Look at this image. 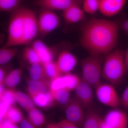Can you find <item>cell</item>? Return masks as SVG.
<instances>
[{"label": "cell", "instance_id": "cell-12", "mask_svg": "<svg viewBox=\"0 0 128 128\" xmlns=\"http://www.w3.org/2000/svg\"><path fill=\"white\" fill-rule=\"evenodd\" d=\"M83 0H35L34 4L42 9L63 11L74 4H81Z\"/></svg>", "mask_w": 128, "mask_h": 128}, {"label": "cell", "instance_id": "cell-7", "mask_svg": "<svg viewBox=\"0 0 128 128\" xmlns=\"http://www.w3.org/2000/svg\"><path fill=\"white\" fill-rule=\"evenodd\" d=\"M24 28L22 45L32 43L38 34L37 16L35 12L24 6Z\"/></svg>", "mask_w": 128, "mask_h": 128}, {"label": "cell", "instance_id": "cell-30", "mask_svg": "<svg viewBox=\"0 0 128 128\" xmlns=\"http://www.w3.org/2000/svg\"><path fill=\"white\" fill-rule=\"evenodd\" d=\"M100 0H83L82 9L85 12L93 15L99 10Z\"/></svg>", "mask_w": 128, "mask_h": 128}, {"label": "cell", "instance_id": "cell-29", "mask_svg": "<svg viewBox=\"0 0 128 128\" xmlns=\"http://www.w3.org/2000/svg\"><path fill=\"white\" fill-rule=\"evenodd\" d=\"M22 56L24 60L30 65L41 62L39 56L31 46L24 48Z\"/></svg>", "mask_w": 128, "mask_h": 128}, {"label": "cell", "instance_id": "cell-11", "mask_svg": "<svg viewBox=\"0 0 128 128\" xmlns=\"http://www.w3.org/2000/svg\"><path fill=\"white\" fill-rule=\"evenodd\" d=\"M60 73L62 75L70 73L74 69L78 60L75 56L68 50H62L58 56L55 62Z\"/></svg>", "mask_w": 128, "mask_h": 128}, {"label": "cell", "instance_id": "cell-3", "mask_svg": "<svg viewBox=\"0 0 128 128\" xmlns=\"http://www.w3.org/2000/svg\"><path fill=\"white\" fill-rule=\"evenodd\" d=\"M104 58V56L89 54L81 62L82 80L95 89L102 83V69Z\"/></svg>", "mask_w": 128, "mask_h": 128}, {"label": "cell", "instance_id": "cell-17", "mask_svg": "<svg viewBox=\"0 0 128 128\" xmlns=\"http://www.w3.org/2000/svg\"><path fill=\"white\" fill-rule=\"evenodd\" d=\"M27 81V90L29 96L44 93L50 90V81L48 79L34 80L30 78Z\"/></svg>", "mask_w": 128, "mask_h": 128}, {"label": "cell", "instance_id": "cell-37", "mask_svg": "<svg viewBox=\"0 0 128 128\" xmlns=\"http://www.w3.org/2000/svg\"><path fill=\"white\" fill-rule=\"evenodd\" d=\"M19 124V127L22 128H36L29 121L28 119L27 120L25 118H24V119L20 122Z\"/></svg>", "mask_w": 128, "mask_h": 128}, {"label": "cell", "instance_id": "cell-4", "mask_svg": "<svg viewBox=\"0 0 128 128\" xmlns=\"http://www.w3.org/2000/svg\"><path fill=\"white\" fill-rule=\"evenodd\" d=\"M24 6L12 12L8 25L7 40L4 47L22 45L24 33Z\"/></svg>", "mask_w": 128, "mask_h": 128}, {"label": "cell", "instance_id": "cell-36", "mask_svg": "<svg viewBox=\"0 0 128 128\" xmlns=\"http://www.w3.org/2000/svg\"><path fill=\"white\" fill-rule=\"evenodd\" d=\"M120 29L123 30L125 34H128V18H124L118 22Z\"/></svg>", "mask_w": 128, "mask_h": 128}, {"label": "cell", "instance_id": "cell-26", "mask_svg": "<svg viewBox=\"0 0 128 128\" xmlns=\"http://www.w3.org/2000/svg\"><path fill=\"white\" fill-rule=\"evenodd\" d=\"M44 65L46 78L50 82L61 76L55 62L44 63Z\"/></svg>", "mask_w": 128, "mask_h": 128}, {"label": "cell", "instance_id": "cell-31", "mask_svg": "<svg viewBox=\"0 0 128 128\" xmlns=\"http://www.w3.org/2000/svg\"><path fill=\"white\" fill-rule=\"evenodd\" d=\"M16 92L12 88L5 89L2 93L0 94V98L6 101L11 106L15 105L16 102L15 97Z\"/></svg>", "mask_w": 128, "mask_h": 128}, {"label": "cell", "instance_id": "cell-35", "mask_svg": "<svg viewBox=\"0 0 128 128\" xmlns=\"http://www.w3.org/2000/svg\"><path fill=\"white\" fill-rule=\"evenodd\" d=\"M121 104L123 105L124 107L128 108V86L120 98Z\"/></svg>", "mask_w": 128, "mask_h": 128}, {"label": "cell", "instance_id": "cell-22", "mask_svg": "<svg viewBox=\"0 0 128 128\" xmlns=\"http://www.w3.org/2000/svg\"><path fill=\"white\" fill-rule=\"evenodd\" d=\"M50 91L55 101L60 105H66L70 100L71 90L68 88H61Z\"/></svg>", "mask_w": 128, "mask_h": 128}, {"label": "cell", "instance_id": "cell-27", "mask_svg": "<svg viewBox=\"0 0 128 128\" xmlns=\"http://www.w3.org/2000/svg\"><path fill=\"white\" fill-rule=\"evenodd\" d=\"M22 0H0V10L2 12H13L20 7Z\"/></svg>", "mask_w": 128, "mask_h": 128}, {"label": "cell", "instance_id": "cell-38", "mask_svg": "<svg viewBox=\"0 0 128 128\" xmlns=\"http://www.w3.org/2000/svg\"><path fill=\"white\" fill-rule=\"evenodd\" d=\"M6 70L4 67L0 66V85H3V81L6 74Z\"/></svg>", "mask_w": 128, "mask_h": 128}, {"label": "cell", "instance_id": "cell-16", "mask_svg": "<svg viewBox=\"0 0 128 128\" xmlns=\"http://www.w3.org/2000/svg\"><path fill=\"white\" fill-rule=\"evenodd\" d=\"M84 12L80 4H74L62 11V16L67 24H74L83 20Z\"/></svg>", "mask_w": 128, "mask_h": 128}, {"label": "cell", "instance_id": "cell-28", "mask_svg": "<svg viewBox=\"0 0 128 128\" xmlns=\"http://www.w3.org/2000/svg\"><path fill=\"white\" fill-rule=\"evenodd\" d=\"M5 118H7L17 124L20 123L24 118L20 109L14 105L10 107Z\"/></svg>", "mask_w": 128, "mask_h": 128}, {"label": "cell", "instance_id": "cell-18", "mask_svg": "<svg viewBox=\"0 0 128 128\" xmlns=\"http://www.w3.org/2000/svg\"><path fill=\"white\" fill-rule=\"evenodd\" d=\"M29 96L35 105L43 108L52 106L56 101L50 90L44 93Z\"/></svg>", "mask_w": 128, "mask_h": 128}, {"label": "cell", "instance_id": "cell-6", "mask_svg": "<svg viewBox=\"0 0 128 128\" xmlns=\"http://www.w3.org/2000/svg\"><path fill=\"white\" fill-rule=\"evenodd\" d=\"M95 89L98 100L103 105L114 108L121 104L120 98L113 85L101 83Z\"/></svg>", "mask_w": 128, "mask_h": 128}, {"label": "cell", "instance_id": "cell-34", "mask_svg": "<svg viewBox=\"0 0 128 128\" xmlns=\"http://www.w3.org/2000/svg\"><path fill=\"white\" fill-rule=\"evenodd\" d=\"M0 99V120L2 119L6 116V114L8 109L11 105L9 103L2 98Z\"/></svg>", "mask_w": 128, "mask_h": 128}, {"label": "cell", "instance_id": "cell-25", "mask_svg": "<svg viewBox=\"0 0 128 128\" xmlns=\"http://www.w3.org/2000/svg\"><path fill=\"white\" fill-rule=\"evenodd\" d=\"M18 52L16 47H2L0 50V64L2 65L7 64L12 59Z\"/></svg>", "mask_w": 128, "mask_h": 128}, {"label": "cell", "instance_id": "cell-14", "mask_svg": "<svg viewBox=\"0 0 128 128\" xmlns=\"http://www.w3.org/2000/svg\"><path fill=\"white\" fill-rule=\"evenodd\" d=\"M80 80L78 76L74 74L70 73L62 75L50 82V89L53 90L66 88L71 90H74Z\"/></svg>", "mask_w": 128, "mask_h": 128}, {"label": "cell", "instance_id": "cell-20", "mask_svg": "<svg viewBox=\"0 0 128 128\" xmlns=\"http://www.w3.org/2000/svg\"><path fill=\"white\" fill-rule=\"evenodd\" d=\"M102 118L94 111H89L85 114L82 127L84 128H100Z\"/></svg>", "mask_w": 128, "mask_h": 128}, {"label": "cell", "instance_id": "cell-8", "mask_svg": "<svg viewBox=\"0 0 128 128\" xmlns=\"http://www.w3.org/2000/svg\"><path fill=\"white\" fill-rule=\"evenodd\" d=\"M128 116L126 113L117 108L110 110L102 118L100 128H126Z\"/></svg>", "mask_w": 128, "mask_h": 128}, {"label": "cell", "instance_id": "cell-10", "mask_svg": "<svg viewBox=\"0 0 128 128\" xmlns=\"http://www.w3.org/2000/svg\"><path fill=\"white\" fill-rule=\"evenodd\" d=\"M92 86L82 79L74 89V96L84 108H89L93 104L94 94Z\"/></svg>", "mask_w": 128, "mask_h": 128}, {"label": "cell", "instance_id": "cell-21", "mask_svg": "<svg viewBox=\"0 0 128 128\" xmlns=\"http://www.w3.org/2000/svg\"><path fill=\"white\" fill-rule=\"evenodd\" d=\"M15 97L16 102L27 112L35 108V105L30 96L22 92L16 91Z\"/></svg>", "mask_w": 128, "mask_h": 128}, {"label": "cell", "instance_id": "cell-23", "mask_svg": "<svg viewBox=\"0 0 128 128\" xmlns=\"http://www.w3.org/2000/svg\"><path fill=\"white\" fill-rule=\"evenodd\" d=\"M30 65L29 69L30 78L34 80L48 79L46 78L43 63L38 62Z\"/></svg>", "mask_w": 128, "mask_h": 128}, {"label": "cell", "instance_id": "cell-19", "mask_svg": "<svg viewBox=\"0 0 128 128\" xmlns=\"http://www.w3.org/2000/svg\"><path fill=\"white\" fill-rule=\"evenodd\" d=\"M22 73V70L18 68L10 72L5 76L3 85H5L9 88H13L18 84L20 81Z\"/></svg>", "mask_w": 128, "mask_h": 128}, {"label": "cell", "instance_id": "cell-5", "mask_svg": "<svg viewBox=\"0 0 128 128\" xmlns=\"http://www.w3.org/2000/svg\"><path fill=\"white\" fill-rule=\"evenodd\" d=\"M37 16L38 34L44 36L60 26V19L54 11L42 9Z\"/></svg>", "mask_w": 128, "mask_h": 128}, {"label": "cell", "instance_id": "cell-39", "mask_svg": "<svg viewBox=\"0 0 128 128\" xmlns=\"http://www.w3.org/2000/svg\"><path fill=\"white\" fill-rule=\"evenodd\" d=\"M126 34V36L128 37V34ZM124 58H125L126 67H127V70H128V45L126 52H124Z\"/></svg>", "mask_w": 128, "mask_h": 128}, {"label": "cell", "instance_id": "cell-32", "mask_svg": "<svg viewBox=\"0 0 128 128\" xmlns=\"http://www.w3.org/2000/svg\"><path fill=\"white\" fill-rule=\"evenodd\" d=\"M48 128H77V126L68 119L63 120L57 123L48 124L46 126Z\"/></svg>", "mask_w": 128, "mask_h": 128}, {"label": "cell", "instance_id": "cell-15", "mask_svg": "<svg viewBox=\"0 0 128 128\" xmlns=\"http://www.w3.org/2000/svg\"><path fill=\"white\" fill-rule=\"evenodd\" d=\"M31 46L36 51L43 63L52 62L55 55V49L48 47L41 40H36L32 42Z\"/></svg>", "mask_w": 128, "mask_h": 128}, {"label": "cell", "instance_id": "cell-13", "mask_svg": "<svg viewBox=\"0 0 128 128\" xmlns=\"http://www.w3.org/2000/svg\"><path fill=\"white\" fill-rule=\"evenodd\" d=\"M128 0H100L99 10L107 17L116 16L124 7Z\"/></svg>", "mask_w": 128, "mask_h": 128}, {"label": "cell", "instance_id": "cell-2", "mask_svg": "<svg viewBox=\"0 0 128 128\" xmlns=\"http://www.w3.org/2000/svg\"><path fill=\"white\" fill-rule=\"evenodd\" d=\"M128 71L124 52L121 49L114 50L106 55L102 69V77L110 84H119Z\"/></svg>", "mask_w": 128, "mask_h": 128}, {"label": "cell", "instance_id": "cell-9", "mask_svg": "<svg viewBox=\"0 0 128 128\" xmlns=\"http://www.w3.org/2000/svg\"><path fill=\"white\" fill-rule=\"evenodd\" d=\"M84 108L82 105L74 96L70 98L66 108V119L78 128L82 127L85 117Z\"/></svg>", "mask_w": 128, "mask_h": 128}, {"label": "cell", "instance_id": "cell-33", "mask_svg": "<svg viewBox=\"0 0 128 128\" xmlns=\"http://www.w3.org/2000/svg\"><path fill=\"white\" fill-rule=\"evenodd\" d=\"M0 128H20L18 124H15L6 118L0 120Z\"/></svg>", "mask_w": 128, "mask_h": 128}, {"label": "cell", "instance_id": "cell-1", "mask_svg": "<svg viewBox=\"0 0 128 128\" xmlns=\"http://www.w3.org/2000/svg\"><path fill=\"white\" fill-rule=\"evenodd\" d=\"M120 29L118 21L90 18L81 26L80 45L89 54L106 56L116 46Z\"/></svg>", "mask_w": 128, "mask_h": 128}, {"label": "cell", "instance_id": "cell-24", "mask_svg": "<svg viewBox=\"0 0 128 128\" xmlns=\"http://www.w3.org/2000/svg\"><path fill=\"white\" fill-rule=\"evenodd\" d=\"M28 119L36 128L43 126L46 118L43 114L36 108L28 112Z\"/></svg>", "mask_w": 128, "mask_h": 128}]
</instances>
